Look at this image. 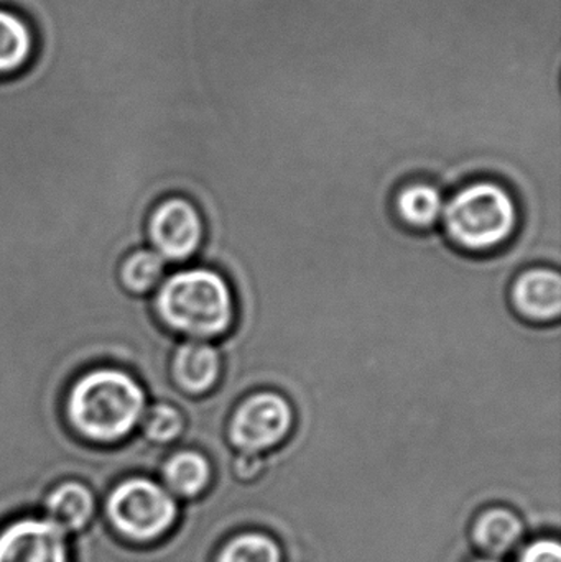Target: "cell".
<instances>
[{
	"label": "cell",
	"instance_id": "cell-1",
	"mask_svg": "<svg viewBox=\"0 0 561 562\" xmlns=\"http://www.w3.org/2000/svg\"><path fill=\"white\" fill-rule=\"evenodd\" d=\"M147 409V393L132 373L98 367L79 375L63 403L69 428L89 442L115 445L127 438Z\"/></svg>",
	"mask_w": 561,
	"mask_h": 562
},
{
	"label": "cell",
	"instance_id": "cell-2",
	"mask_svg": "<svg viewBox=\"0 0 561 562\" xmlns=\"http://www.w3.org/2000/svg\"><path fill=\"white\" fill-rule=\"evenodd\" d=\"M154 304L161 323L190 340L226 336L236 319L233 288L211 269L180 270L168 277Z\"/></svg>",
	"mask_w": 561,
	"mask_h": 562
},
{
	"label": "cell",
	"instance_id": "cell-3",
	"mask_svg": "<svg viewBox=\"0 0 561 562\" xmlns=\"http://www.w3.org/2000/svg\"><path fill=\"white\" fill-rule=\"evenodd\" d=\"M448 239L467 252H491L504 246L519 226L513 194L494 181H474L461 188L444 207Z\"/></svg>",
	"mask_w": 561,
	"mask_h": 562
},
{
	"label": "cell",
	"instance_id": "cell-4",
	"mask_svg": "<svg viewBox=\"0 0 561 562\" xmlns=\"http://www.w3.org/2000/svg\"><path fill=\"white\" fill-rule=\"evenodd\" d=\"M108 512L121 533L135 540H152L171 527L177 504L161 485L148 479H131L112 492Z\"/></svg>",
	"mask_w": 561,
	"mask_h": 562
},
{
	"label": "cell",
	"instance_id": "cell-5",
	"mask_svg": "<svg viewBox=\"0 0 561 562\" xmlns=\"http://www.w3.org/2000/svg\"><path fill=\"white\" fill-rule=\"evenodd\" d=\"M293 425L295 412L292 403L280 393L263 390L247 396L236 406L227 432L240 452L260 454L285 441Z\"/></svg>",
	"mask_w": 561,
	"mask_h": 562
},
{
	"label": "cell",
	"instance_id": "cell-6",
	"mask_svg": "<svg viewBox=\"0 0 561 562\" xmlns=\"http://www.w3.org/2000/svg\"><path fill=\"white\" fill-rule=\"evenodd\" d=\"M204 221L200 210L187 198L171 196L152 207L147 237L165 262H187L204 240Z\"/></svg>",
	"mask_w": 561,
	"mask_h": 562
},
{
	"label": "cell",
	"instance_id": "cell-7",
	"mask_svg": "<svg viewBox=\"0 0 561 562\" xmlns=\"http://www.w3.org/2000/svg\"><path fill=\"white\" fill-rule=\"evenodd\" d=\"M0 562H68L65 533L49 520H22L0 535Z\"/></svg>",
	"mask_w": 561,
	"mask_h": 562
},
{
	"label": "cell",
	"instance_id": "cell-8",
	"mask_svg": "<svg viewBox=\"0 0 561 562\" xmlns=\"http://www.w3.org/2000/svg\"><path fill=\"white\" fill-rule=\"evenodd\" d=\"M514 307L524 319L552 323L561 313V279L552 269H530L520 273L510 290Z\"/></svg>",
	"mask_w": 561,
	"mask_h": 562
},
{
	"label": "cell",
	"instance_id": "cell-9",
	"mask_svg": "<svg viewBox=\"0 0 561 562\" xmlns=\"http://www.w3.org/2000/svg\"><path fill=\"white\" fill-rule=\"evenodd\" d=\"M221 362L216 347L206 340H187L175 350L171 379L175 385L191 396L206 395L220 383Z\"/></svg>",
	"mask_w": 561,
	"mask_h": 562
},
{
	"label": "cell",
	"instance_id": "cell-10",
	"mask_svg": "<svg viewBox=\"0 0 561 562\" xmlns=\"http://www.w3.org/2000/svg\"><path fill=\"white\" fill-rule=\"evenodd\" d=\"M35 52L32 23L16 10L0 5V79L25 71L32 65Z\"/></svg>",
	"mask_w": 561,
	"mask_h": 562
},
{
	"label": "cell",
	"instance_id": "cell-11",
	"mask_svg": "<svg viewBox=\"0 0 561 562\" xmlns=\"http://www.w3.org/2000/svg\"><path fill=\"white\" fill-rule=\"evenodd\" d=\"M94 510L91 492L79 482L59 485L46 502L48 520L63 533L81 530Z\"/></svg>",
	"mask_w": 561,
	"mask_h": 562
},
{
	"label": "cell",
	"instance_id": "cell-12",
	"mask_svg": "<svg viewBox=\"0 0 561 562\" xmlns=\"http://www.w3.org/2000/svg\"><path fill=\"white\" fill-rule=\"evenodd\" d=\"M444 198L438 188L428 183H412L405 187L395 200L399 217L412 229L425 231L434 227L444 214Z\"/></svg>",
	"mask_w": 561,
	"mask_h": 562
},
{
	"label": "cell",
	"instance_id": "cell-13",
	"mask_svg": "<svg viewBox=\"0 0 561 562\" xmlns=\"http://www.w3.org/2000/svg\"><path fill=\"white\" fill-rule=\"evenodd\" d=\"M165 260L152 249H137L125 256L119 267V283L131 296H144L160 283Z\"/></svg>",
	"mask_w": 561,
	"mask_h": 562
},
{
	"label": "cell",
	"instance_id": "cell-14",
	"mask_svg": "<svg viewBox=\"0 0 561 562\" xmlns=\"http://www.w3.org/2000/svg\"><path fill=\"white\" fill-rule=\"evenodd\" d=\"M210 462L200 452L181 451L168 459L164 469L165 482L178 495L194 497L210 482Z\"/></svg>",
	"mask_w": 561,
	"mask_h": 562
},
{
	"label": "cell",
	"instance_id": "cell-15",
	"mask_svg": "<svg viewBox=\"0 0 561 562\" xmlns=\"http://www.w3.org/2000/svg\"><path fill=\"white\" fill-rule=\"evenodd\" d=\"M523 527L510 512L496 508L487 512L476 527V540L490 553H504L519 540Z\"/></svg>",
	"mask_w": 561,
	"mask_h": 562
},
{
	"label": "cell",
	"instance_id": "cell-16",
	"mask_svg": "<svg viewBox=\"0 0 561 562\" xmlns=\"http://www.w3.org/2000/svg\"><path fill=\"white\" fill-rule=\"evenodd\" d=\"M220 562H282V554L276 541L266 535L249 533L231 541Z\"/></svg>",
	"mask_w": 561,
	"mask_h": 562
},
{
	"label": "cell",
	"instance_id": "cell-17",
	"mask_svg": "<svg viewBox=\"0 0 561 562\" xmlns=\"http://www.w3.org/2000/svg\"><path fill=\"white\" fill-rule=\"evenodd\" d=\"M142 428L150 441L167 445L183 432V415L170 403L158 402L144 413Z\"/></svg>",
	"mask_w": 561,
	"mask_h": 562
},
{
	"label": "cell",
	"instance_id": "cell-18",
	"mask_svg": "<svg viewBox=\"0 0 561 562\" xmlns=\"http://www.w3.org/2000/svg\"><path fill=\"white\" fill-rule=\"evenodd\" d=\"M520 562H561V548L557 541L540 540L530 544Z\"/></svg>",
	"mask_w": 561,
	"mask_h": 562
},
{
	"label": "cell",
	"instance_id": "cell-19",
	"mask_svg": "<svg viewBox=\"0 0 561 562\" xmlns=\"http://www.w3.org/2000/svg\"><path fill=\"white\" fill-rule=\"evenodd\" d=\"M263 459L260 454L254 452H240L239 458L236 459V474L243 481H250L256 479L262 472Z\"/></svg>",
	"mask_w": 561,
	"mask_h": 562
},
{
	"label": "cell",
	"instance_id": "cell-20",
	"mask_svg": "<svg viewBox=\"0 0 561 562\" xmlns=\"http://www.w3.org/2000/svg\"><path fill=\"white\" fill-rule=\"evenodd\" d=\"M480 562H496V561H480Z\"/></svg>",
	"mask_w": 561,
	"mask_h": 562
}]
</instances>
